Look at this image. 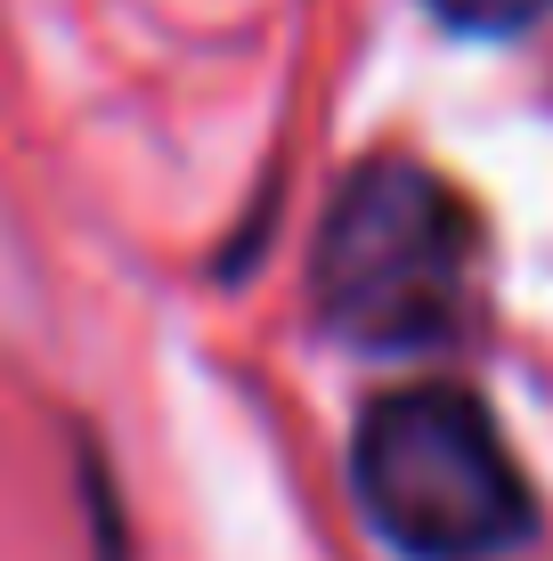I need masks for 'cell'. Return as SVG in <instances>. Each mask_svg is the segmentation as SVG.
Masks as SVG:
<instances>
[{
	"label": "cell",
	"mask_w": 553,
	"mask_h": 561,
	"mask_svg": "<svg viewBox=\"0 0 553 561\" xmlns=\"http://www.w3.org/2000/svg\"><path fill=\"white\" fill-rule=\"evenodd\" d=\"M350 489L407 561H488L538 513L497 415L456 382H407L358 415Z\"/></svg>",
	"instance_id": "6da1fadb"
},
{
	"label": "cell",
	"mask_w": 553,
	"mask_h": 561,
	"mask_svg": "<svg viewBox=\"0 0 553 561\" xmlns=\"http://www.w3.org/2000/svg\"><path fill=\"white\" fill-rule=\"evenodd\" d=\"M464 285H472V220L448 180H431L424 163H399V154L342 180L310 253L318 318L342 342L431 351L464 318Z\"/></svg>",
	"instance_id": "7a4b0ae2"
},
{
	"label": "cell",
	"mask_w": 553,
	"mask_h": 561,
	"mask_svg": "<svg viewBox=\"0 0 553 561\" xmlns=\"http://www.w3.org/2000/svg\"><path fill=\"white\" fill-rule=\"evenodd\" d=\"M553 0H431V16H448L456 33H521L538 25Z\"/></svg>",
	"instance_id": "3957f363"
}]
</instances>
